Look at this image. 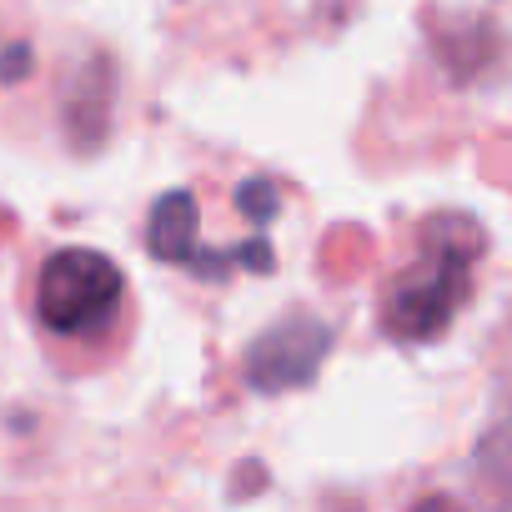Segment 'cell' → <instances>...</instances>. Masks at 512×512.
Masks as SVG:
<instances>
[{
  "label": "cell",
  "mask_w": 512,
  "mask_h": 512,
  "mask_svg": "<svg viewBox=\"0 0 512 512\" xmlns=\"http://www.w3.org/2000/svg\"><path fill=\"white\" fill-rule=\"evenodd\" d=\"M487 231L467 211L417 216L377 277V327L397 347H427L452 332L477 292Z\"/></svg>",
  "instance_id": "obj_2"
},
{
  "label": "cell",
  "mask_w": 512,
  "mask_h": 512,
  "mask_svg": "<svg viewBox=\"0 0 512 512\" xmlns=\"http://www.w3.org/2000/svg\"><path fill=\"white\" fill-rule=\"evenodd\" d=\"M21 312L41 357L61 377H96L116 367L141 327L126 267L96 246H46L21 277Z\"/></svg>",
  "instance_id": "obj_1"
}]
</instances>
